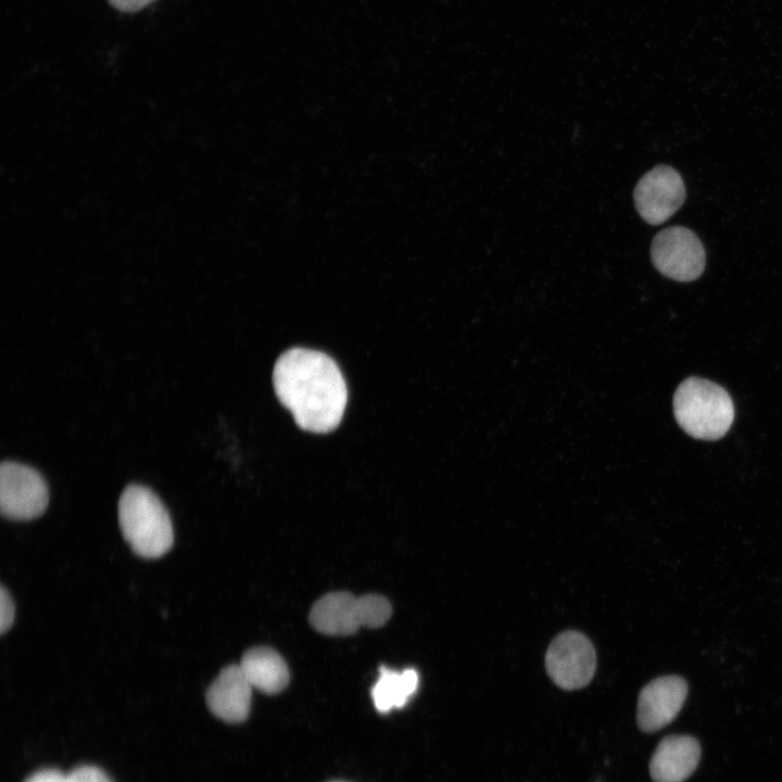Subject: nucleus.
<instances>
[{
  "instance_id": "obj_1",
  "label": "nucleus",
  "mask_w": 782,
  "mask_h": 782,
  "mask_svg": "<svg viewBox=\"0 0 782 782\" xmlns=\"http://www.w3.org/2000/svg\"><path fill=\"white\" fill-rule=\"evenodd\" d=\"M273 382L276 395L300 428L325 433L340 424L348 390L338 365L327 354L303 348L288 350L275 364Z\"/></svg>"
},
{
  "instance_id": "obj_2",
  "label": "nucleus",
  "mask_w": 782,
  "mask_h": 782,
  "mask_svg": "<svg viewBox=\"0 0 782 782\" xmlns=\"http://www.w3.org/2000/svg\"><path fill=\"white\" fill-rule=\"evenodd\" d=\"M121 532L131 551L143 558H159L174 542L169 514L149 488L129 484L118 501Z\"/></svg>"
},
{
  "instance_id": "obj_3",
  "label": "nucleus",
  "mask_w": 782,
  "mask_h": 782,
  "mask_svg": "<svg viewBox=\"0 0 782 782\" xmlns=\"http://www.w3.org/2000/svg\"><path fill=\"white\" fill-rule=\"evenodd\" d=\"M673 413L688 434L711 441L722 438L730 429L734 406L729 393L719 384L690 377L676 390Z\"/></svg>"
},
{
  "instance_id": "obj_4",
  "label": "nucleus",
  "mask_w": 782,
  "mask_h": 782,
  "mask_svg": "<svg viewBox=\"0 0 782 782\" xmlns=\"http://www.w3.org/2000/svg\"><path fill=\"white\" fill-rule=\"evenodd\" d=\"M392 613L390 602L379 594L355 596L349 592H332L320 597L312 607V627L327 635H349L361 627L383 626Z\"/></svg>"
},
{
  "instance_id": "obj_5",
  "label": "nucleus",
  "mask_w": 782,
  "mask_h": 782,
  "mask_svg": "<svg viewBox=\"0 0 782 782\" xmlns=\"http://www.w3.org/2000/svg\"><path fill=\"white\" fill-rule=\"evenodd\" d=\"M49 491L42 476L34 468L14 462L0 467V512L12 520H30L47 508Z\"/></svg>"
},
{
  "instance_id": "obj_6",
  "label": "nucleus",
  "mask_w": 782,
  "mask_h": 782,
  "mask_svg": "<svg viewBox=\"0 0 782 782\" xmlns=\"http://www.w3.org/2000/svg\"><path fill=\"white\" fill-rule=\"evenodd\" d=\"M651 257L661 275L678 281L697 279L704 272L706 260L702 241L682 226L658 232L652 241Z\"/></svg>"
},
{
  "instance_id": "obj_7",
  "label": "nucleus",
  "mask_w": 782,
  "mask_h": 782,
  "mask_svg": "<svg viewBox=\"0 0 782 782\" xmlns=\"http://www.w3.org/2000/svg\"><path fill=\"white\" fill-rule=\"evenodd\" d=\"M546 672L564 690H577L592 680L596 654L590 640L578 631H565L550 644L545 655Z\"/></svg>"
},
{
  "instance_id": "obj_8",
  "label": "nucleus",
  "mask_w": 782,
  "mask_h": 782,
  "mask_svg": "<svg viewBox=\"0 0 782 782\" xmlns=\"http://www.w3.org/2000/svg\"><path fill=\"white\" fill-rule=\"evenodd\" d=\"M685 187L672 167L659 165L647 172L634 189V204L640 216L651 225H659L683 204Z\"/></svg>"
},
{
  "instance_id": "obj_9",
  "label": "nucleus",
  "mask_w": 782,
  "mask_h": 782,
  "mask_svg": "<svg viewBox=\"0 0 782 782\" xmlns=\"http://www.w3.org/2000/svg\"><path fill=\"white\" fill-rule=\"evenodd\" d=\"M686 694L688 684L678 676L659 677L648 682L639 694V728L644 732H654L670 723L680 711Z\"/></svg>"
},
{
  "instance_id": "obj_10",
  "label": "nucleus",
  "mask_w": 782,
  "mask_h": 782,
  "mask_svg": "<svg viewBox=\"0 0 782 782\" xmlns=\"http://www.w3.org/2000/svg\"><path fill=\"white\" fill-rule=\"evenodd\" d=\"M252 690L240 665H229L222 669L209 686L206 705L223 721L241 722L250 712Z\"/></svg>"
},
{
  "instance_id": "obj_11",
  "label": "nucleus",
  "mask_w": 782,
  "mask_h": 782,
  "mask_svg": "<svg viewBox=\"0 0 782 782\" xmlns=\"http://www.w3.org/2000/svg\"><path fill=\"white\" fill-rule=\"evenodd\" d=\"M701 757L698 742L689 735H670L656 747L649 762L655 782H683L697 767Z\"/></svg>"
},
{
  "instance_id": "obj_12",
  "label": "nucleus",
  "mask_w": 782,
  "mask_h": 782,
  "mask_svg": "<svg viewBox=\"0 0 782 782\" xmlns=\"http://www.w3.org/2000/svg\"><path fill=\"white\" fill-rule=\"evenodd\" d=\"M239 665L253 689L263 693H279L289 683L290 673L285 659L270 647L248 649Z\"/></svg>"
},
{
  "instance_id": "obj_13",
  "label": "nucleus",
  "mask_w": 782,
  "mask_h": 782,
  "mask_svg": "<svg viewBox=\"0 0 782 782\" xmlns=\"http://www.w3.org/2000/svg\"><path fill=\"white\" fill-rule=\"evenodd\" d=\"M419 677L415 669L396 671L380 667L379 676L371 689V698L376 709L388 712L404 707L418 688Z\"/></svg>"
},
{
  "instance_id": "obj_14",
  "label": "nucleus",
  "mask_w": 782,
  "mask_h": 782,
  "mask_svg": "<svg viewBox=\"0 0 782 782\" xmlns=\"http://www.w3.org/2000/svg\"><path fill=\"white\" fill-rule=\"evenodd\" d=\"M62 782H112L99 768L92 766L78 767L63 775Z\"/></svg>"
},
{
  "instance_id": "obj_15",
  "label": "nucleus",
  "mask_w": 782,
  "mask_h": 782,
  "mask_svg": "<svg viewBox=\"0 0 782 782\" xmlns=\"http://www.w3.org/2000/svg\"><path fill=\"white\" fill-rule=\"evenodd\" d=\"M15 606L4 586L0 589V633L4 634L13 625Z\"/></svg>"
},
{
  "instance_id": "obj_16",
  "label": "nucleus",
  "mask_w": 782,
  "mask_h": 782,
  "mask_svg": "<svg viewBox=\"0 0 782 782\" xmlns=\"http://www.w3.org/2000/svg\"><path fill=\"white\" fill-rule=\"evenodd\" d=\"M64 773L55 769H42L30 777L24 782H62Z\"/></svg>"
},
{
  "instance_id": "obj_17",
  "label": "nucleus",
  "mask_w": 782,
  "mask_h": 782,
  "mask_svg": "<svg viewBox=\"0 0 782 782\" xmlns=\"http://www.w3.org/2000/svg\"><path fill=\"white\" fill-rule=\"evenodd\" d=\"M109 1L114 8H116L119 11L136 12V11L143 9L144 7H147L154 0H109Z\"/></svg>"
}]
</instances>
